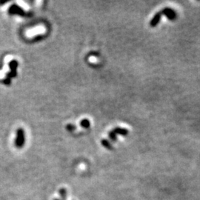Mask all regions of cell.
<instances>
[{"label": "cell", "mask_w": 200, "mask_h": 200, "mask_svg": "<svg viewBox=\"0 0 200 200\" xmlns=\"http://www.w3.org/2000/svg\"><path fill=\"white\" fill-rule=\"evenodd\" d=\"M25 144V133L22 128H19L17 130V136H16L15 145L17 148H20Z\"/></svg>", "instance_id": "cell-1"}, {"label": "cell", "mask_w": 200, "mask_h": 200, "mask_svg": "<svg viewBox=\"0 0 200 200\" xmlns=\"http://www.w3.org/2000/svg\"><path fill=\"white\" fill-rule=\"evenodd\" d=\"M160 12H161V15L162 14L165 15L167 17V19H170V20L171 21L175 20V19H176V16H176V12H175L173 9L169 8V7H165V8L161 10Z\"/></svg>", "instance_id": "cell-2"}, {"label": "cell", "mask_w": 200, "mask_h": 200, "mask_svg": "<svg viewBox=\"0 0 200 200\" xmlns=\"http://www.w3.org/2000/svg\"><path fill=\"white\" fill-rule=\"evenodd\" d=\"M8 13L10 15L13 14H17L20 15V16H25V13L20 7H19L16 4H13L11 7L9 8L8 10Z\"/></svg>", "instance_id": "cell-3"}, {"label": "cell", "mask_w": 200, "mask_h": 200, "mask_svg": "<svg viewBox=\"0 0 200 200\" xmlns=\"http://www.w3.org/2000/svg\"><path fill=\"white\" fill-rule=\"evenodd\" d=\"M9 67H10L11 72L7 74V79H10L12 77H15L16 76V68L18 67V62L16 60H13L9 63Z\"/></svg>", "instance_id": "cell-4"}, {"label": "cell", "mask_w": 200, "mask_h": 200, "mask_svg": "<svg viewBox=\"0 0 200 200\" xmlns=\"http://www.w3.org/2000/svg\"><path fill=\"white\" fill-rule=\"evenodd\" d=\"M161 12L160 11L157 12V13L154 15L153 19L151 20V22H150V25H151V27L154 28V27L156 26V25L159 24V22L160 19H161Z\"/></svg>", "instance_id": "cell-5"}, {"label": "cell", "mask_w": 200, "mask_h": 200, "mask_svg": "<svg viewBox=\"0 0 200 200\" xmlns=\"http://www.w3.org/2000/svg\"><path fill=\"white\" fill-rule=\"evenodd\" d=\"M113 131L116 133V134H121L122 136H126L128 134V130L125 128H121V127H116L113 130Z\"/></svg>", "instance_id": "cell-6"}, {"label": "cell", "mask_w": 200, "mask_h": 200, "mask_svg": "<svg viewBox=\"0 0 200 200\" xmlns=\"http://www.w3.org/2000/svg\"><path fill=\"white\" fill-rule=\"evenodd\" d=\"M101 143H102V145H103L104 147H105L107 149L113 150V146L111 145V144L110 143L108 140H106V139H102V140L101 141Z\"/></svg>", "instance_id": "cell-7"}, {"label": "cell", "mask_w": 200, "mask_h": 200, "mask_svg": "<svg viewBox=\"0 0 200 200\" xmlns=\"http://www.w3.org/2000/svg\"><path fill=\"white\" fill-rule=\"evenodd\" d=\"M81 126L82 127H84V128H88L90 125V122L88 119H83L81 121V123H80Z\"/></svg>", "instance_id": "cell-8"}, {"label": "cell", "mask_w": 200, "mask_h": 200, "mask_svg": "<svg viewBox=\"0 0 200 200\" xmlns=\"http://www.w3.org/2000/svg\"><path fill=\"white\" fill-rule=\"evenodd\" d=\"M59 194H60L61 199L62 200H66V196H67V191L65 188H61L59 190Z\"/></svg>", "instance_id": "cell-9"}, {"label": "cell", "mask_w": 200, "mask_h": 200, "mask_svg": "<svg viewBox=\"0 0 200 200\" xmlns=\"http://www.w3.org/2000/svg\"><path fill=\"white\" fill-rule=\"evenodd\" d=\"M108 136H109L110 139H111L112 141H113V142H116V141L117 140L116 134V133H114L113 130H111V131L109 132V133H108Z\"/></svg>", "instance_id": "cell-10"}, {"label": "cell", "mask_w": 200, "mask_h": 200, "mask_svg": "<svg viewBox=\"0 0 200 200\" xmlns=\"http://www.w3.org/2000/svg\"><path fill=\"white\" fill-rule=\"evenodd\" d=\"M75 128H76L75 126L73 125V124H69L67 125V129H68L69 131H73V130Z\"/></svg>", "instance_id": "cell-11"}, {"label": "cell", "mask_w": 200, "mask_h": 200, "mask_svg": "<svg viewBox=\"0 0 200 200\" xmlns=\"http://www.w3.org/2000/svg\"><path fill=\"white\" fill-rule=\"evenodd\" d=\"M3 82H4V84H10V79H7V78H6V79H4V81H3Z\"/></svg>", "instance_id": "cell-12"}, {"label": "cell", "mask_w": 200, "mask_h": 200, "mask_svg": "<svg viewBox=\"0 0 200 200\" xmlns=\"http://www.w3.org/2000/svg\"><path fill=\"white\" fill-rule=\"evenodd\" d=\"M53 200H60V199H53Z\"/></svg>", "instance_id": "cell-13"}]
</instances>
